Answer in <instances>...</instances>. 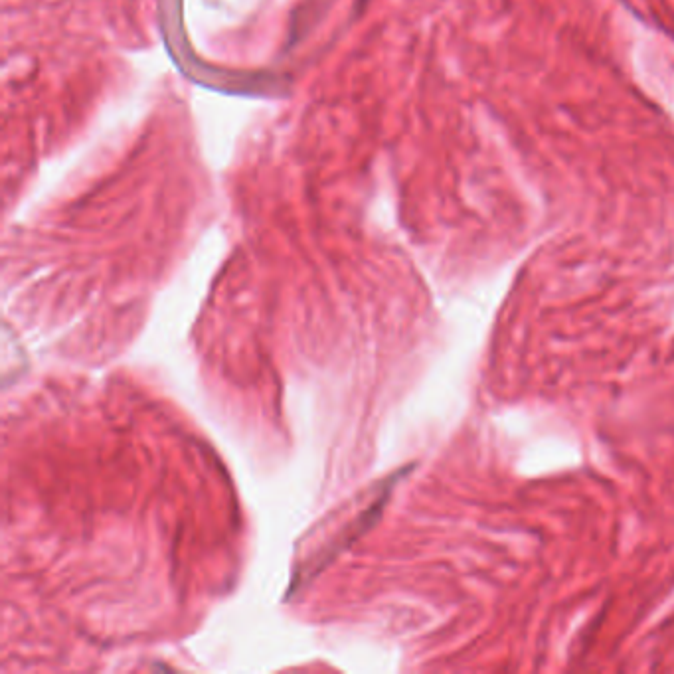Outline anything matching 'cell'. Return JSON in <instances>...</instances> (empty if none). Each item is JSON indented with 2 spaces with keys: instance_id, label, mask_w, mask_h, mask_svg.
Segmentation results:
<instances>
[]
</instances>
